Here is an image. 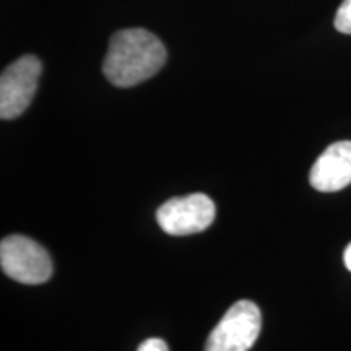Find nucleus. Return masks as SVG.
I'll return each instance as SVG.
<instances>
[{
	"instance_id": "nucleus-8",
	"label": "nucleus",
	"mask_w": 351,
	"mask_h": 351,
	"mask_svg": "<svg viewBox=\"0 0 351 351\" xmlns=\"http://www.w3.org/2000/svg\"><path fill=\"white\" fill-rule=\"evenodd\" d=\"M137 351H169L168 345L161 339H148L138 346Z\"/></svg>"
},
{
	"instance_id": "nucleus-5",
	"label": "nucleus",
	"mask_w": 351,
	"mask_h": 351,
	"mask_svg": "<svg viewBox=\"0 0 351 351\" xmlns=\"http://www.w3.org/2000/svg\"><path fill=\"white\" fill-rule=\"evenodd\" d=\"M217 210L210 197L191 194L174 197L156 212L158 225L171 236H191L205 231L212 225Z\"/></svg>"
},
{
	"instance_id": "nucleus-1",
	"label": "nucleus",
	"mask_w": 351,
	"mask_h": 351,
	"mask_svg": "<svg viewBox=\"0 0 351 351\" xmlns=\"http://www.w3.org/2000/svg\"><path fill=\"white\" fill-rule=\"evenodd\" d=\"M166 62V47L143 28L121 29L109 39L103 73L119 88L138 85L156 75Z\"/></svg>"
},
{
	"instance_id": "nucleus-2",
	"label": "nucleus",
	"mask_w": 351,
	"mask_h": 351,
	"mask_svg": "<svg viewBox=\"0 0 351 351\" xmlns=\"http://www.w3.org/2000/svg\"><path fill=\"white\" fill-rule=\"evenodd\" d=\"M262 314L252 301L234 302L208 335L205 351H249L258 339Z\"/></svg>"
},
{
	"instance_id": "nucleus-4",
	"label": "nucleus",
	"mask_w": 351,
	"mask_h": 351,
	"mask_svg": "<svg viewBox=\"0 0 351 351\" xmlns=\"http://www.w3.org/2000/svg\"><path fill=\"white\" fill-rule=\"evenodd\" d=\"M43 64L36 56L26 54L12 62L0 77V117L15 119L28 109L38 90Z\"/></svg>"
},
{
	"instance_id": "nucleus-9",
	"label": "nucleus",
	"mask_w": 351,
	"mask_h": 351,
	"mask_svg": "<svg viewBox=\"0 0 351 351\" xmlns=\"http://www.w3.org/2000/svg\"><path fill=\"white\" fill-rule=\"evenodd\" d=\"M343 261H345V265L346 269H348L351 271V244L348 245V247L345 249V254H343Z\"/></svg>"
},
{
	"instance_id": "nucleus-7",
	"label": "nucleus",
	"mask_w": 351,
	"mask_h": 351,
	"mask_svg": "<svg viewBox=\"0 0 351 351\" xmlns=\"http://www.w3.org/2000/svg\"><path fill=\"white\" fill-rule=\"evenodd\" d=\"M335 29L343 34H351V0H343L335 15Z\"/></svg>"
},
{
	"instance_id": "nucleus-6",
	"label": "nucleus",
	"mask_w": 351,
	"mask_h": 351,
	"mask_svg": "<svg viewBox=\"0 0 351 351\" xmlns=\"http://www.w3.org/2000/svg\"><path fill=\"white\" fill-rule=\"evenodd\" d=\"M309 182L319 192H339L351 184V142H335L315 161Z\"/></svg>"
},
{
	"instance_id": "nucleus-3",
	"label": "nucleus",
	"mask_w": 351,
	"mask_h": 351,
	"mask_svg": "<svg viewBox=\"0 0 351 351\" xmlns=\"http://www.w3.org/2000/svg\"><path fill=\"white\" fill-rule=\"evenodd\" d=\"M3 274L23 285H41L51 278L52 261L43 245L26 236H8L0 244Z\"/></svg>"
}]
</instances>
